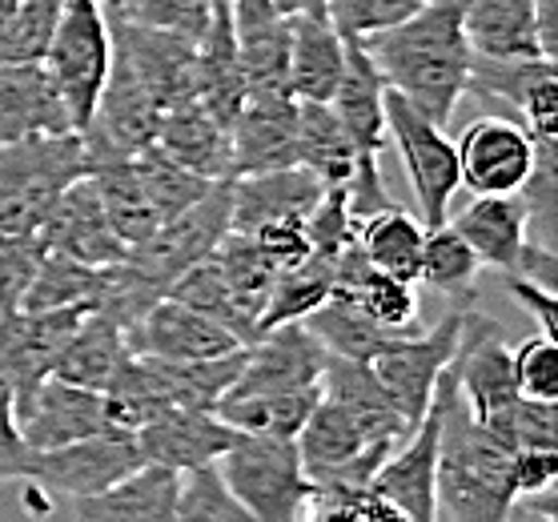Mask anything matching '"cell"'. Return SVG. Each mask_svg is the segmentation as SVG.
Here are the masks:
<instances>
[{
    "label": "cell",
    "instance_id": "6da1fadb",
    "mask_svg": "<svg viewBox=\"0 0 558 522\" xmlns=\"http://www.w3.org/2000/svg\"><path fill=\"white\" fill-rule=\"evenodd\" d=\"M466 0H422V9L390 28L357 37L386 89L407 97L438 125L454 121V105L466 97L470 49L462 28Z\"/></svg>",
    "mask_w": 558,
    "mask_h": 522
},
{
    "label": "cell",
    "instance_id": "7a4b0ae2",
    "mask_svg": "<svg viewBox=\"0 0 558 522\" xmlns=\"http://www.w3.org/2000/svg\"><path fill=\"white\" fill-rule=\"evenodd\" d=\"M434 390H438V406H442L438 471H434V519L507 522V510L514 502V478H510L514 450L470 414L450 366L442 369Z\"/></svg>",
    "mask_w": 558,
    "mask_h": 522
},
{
    "label": "cell",
    "instance_id": "3957f363",
    "mask_svg": "<svg viewBox=\"0 0 558 522\" xmlns=\"http://www.w3.org/2000/svg\"><path fill=\"white\" fill-rule=\"evenodd\" d=\"M85 173V141L73 129L0 145V233H37L64 185Z\"/></svg>",
    "mask_w": 558,
    "mask_h": 522
},
{
    "label": "cell",
    "instance_id": "277c9868",
    "mask_svg": "<svg viewBox=\"0 0 558 522\" xmlns=\"http://www.w3.org/2000/svg\"><path fill=\"white\" fill-rule=\"evenodd\" d=\"M217 471L254 522H298L305 514L310 478L293 438L238 430V438L217 459Z\"/></svg>",
    "mask_w": 558,
    "mask_h": 522
},
{
    "label": "cell",
    "instance_id": "5b68a950",
    "mask_svg": "<svg viewBox=\"0 0 558 522\" xmlns=\"http://www.w3.org/2000/svg\"><path fill=\"white\" fill-rule=\"evenodd\" d=\"M40 64L49 69L52 85L61 93L73 129L89 125L97 97L105 89L109 64H113V28L101 0H64L61 21L52 28V40Z\"/></svg>",
    "mask_w": 558,
    "mask_h": 522
},
{
    "label": "cell",
    "instance_id": "8992f818",
    "mask_svg": "<svg viewBox=\"0 0 558 522\" xmlns=\"http://www.w3.org/2000/svg\"><path fill=\"white\" fill-rule=\"evenodd\" d=\"M446 226L474 250L483 269L519 274L555 290V250H543L526 238L522 193H474L466 205H450Z\"/></svg>",
    "mask_w": 558,
    "mask_h": 522
},
{
    "label": "cell",
    "instance_id": "52a82bcc",
    "mask_svg": "<svg viewBox=\"0 0 558 522\" xmlns=\"http://www.w3.org/2000/svg\"><path fill=\"white\" fill-rule=\"evenodd\" d=\"M386 141L398 149L402 166H407L422 226H442L458 190H462L458 149L454 141H450V133H446V125L430 121L407 97L386 89Z\"/></svg>",
    "mask_w": 558,
    "mask_h": 522
},
{
    "label": "cell",
    "instance_id": "ba28073f",
    "mask_svg": "<svg viewBox=\"0 0 558 522\" xmlns=\"http://www.w3.org/2000/svg\"><path fill=\"white\" fill-rule=\"evenodd\" d=\"M141 446L129 430H101L89 438H76V442L52 446V450H33L28 471L21 483H28L37 495H45V502L61 498H89L105 486H113L117 478H125L129 471L141 466Z\"/></svg>",
    "mask_w": 558,
    "mask_h": 522
},
{
    "label": "cell",
    "instance_id": "9c48e42d",
    "mask_svg": "<svg viewBox=\"0 0 558 522\" xmlns=\"http://www.w3.org/2000/svg\"><path fill=\"white\" fill-rule=\"evenodd\" d=\"M229 181H214L202 202L166 217L145 242L129 245V266L145 274L153 286L169 290V281L178 274H185L205 257H214V250L229 233Z\"/></svg>",
    "mask_w": 558,
    "mask_h": 522
},
{
    "label": "cell",
    "instance_id": "30bf717a",
    "mask_svg": "<svg viewBox=\"0 0 558 522\" xmlns=\"http://www.w3.org/2000/svg\"><path fill=\"white\" fill-rule=\"evenodd\" d=\"M462 309L470 306H450L442 314V321L434 330L402 333L393 338L381 354L369 357V366L378 374V383L386 386V394L410 426H418V418L426 414L434 398V386L442 378V369L450 366L458 345V330H462Z\"/></svg>",
    "mask_w": 558,
    "mask_h": 522
},
{
    "label": "cell",
    "instance_id": "8fae6325",
    "mask_svg": "<svg viewBox=\"0 0 558 522\" xmlns=\"http://www.w3.org/2000/svg\"><path fill=\"white\" fill-rule=\"evenodd\" d=\"M157 121H161V109L153 105V97L125 64V57L113 49V64H109L105 89L97 97V109H93L89 125L81 129L89 169L101 161H125V157L149 149L157 137Z\"/></svg>",
    "mask_w": 558,
    "mask_h": 522
},
{
    "label": "cell",
    "instance_id": "7c38bea8",
    "mask_svg": "<svg viewBox=\"0 0 558 522\" xmlns=\"http://www.w3.org/2000/svg\"><path fill=\"white\" fill-rule=\"evenodd\" d=\"M85 314H89L85 306H61L16 309V314L0 318V378L13 390V414L28 406L40 378L52 374V362Z\"/></svg>",
    "mask_w": 558,
    "mask_h": 522
},
{
    "label": "cell",
    "instance_id": "4fadbf2b",
    "mask_svg": "<svg viewBox=\"0 0 558 522\" xmlns=\"http://www.w3.org/2000/svg\"><path fill=\"white\" fill-rule=\"evenodd\" d=\"M450 369H454L458 394H462L466 410L483 422V426L486 422H495L498 414L519 398L510 345L502 342L498 321H490L474 306L462 309V330H458V345H454V357H450Z\"/></svg>",
    "mask_w": 558,
    "mask_h": 522
},
{
    "label": "cell",
    "instance_id": "5bb4252c",
    "mask_svg": "<svg viewBox=\"0 0 558 522\" xmlns=\"http://www.w3.org/2000/svg\"><path fill=\"white\" fill-rule=\"evenodd\" d=\"M109 28H113V49L125 57L161 113L197 101V45L161 28L137 25L121 13L109 16Z\"/></svg>",
    "mask_w": 558,
    "mask_h": 522
},
{
    "label": "cell",
    "instance_id": "9a60e30c",
    "mask_svg": "<svg viewBox=\"0 0 558 522\" xmlns=\"http://www.w3.org/2000/svg\"><path fill=\"white\" fill-rule=\"evenodd\" d=\"M458 178L470 193H519L534 169L531 133L502 113H486L454 141Z\"/></svg>",
    "mask_w": 558,
    "mask_h": 522
},
{
    "label": "cell",
    "instance_id": "2e32d148",
    "mask_svg": "<svg viewBox=\"0 0 558 522\" xmlns=\"http://www.w3.org/2000/svg\"><path fill=\"white\" fill-rule=\"evenodd\" d=\"M37 233L49 254H64L73 262H85V266H117L129 257V245L109 226L89 173L76 178L73 185H64V193L52 202L49 217L40 221Z\"/></svg>",
    "mask_w": 558,
    "mask_h": 522
},
{
    "label": "cell",
    "instance_id": "e0dca14e",
    "mask_svg": "<svg viewBox=\"0 0 558 522\" xmlns=\"http://www.w3.org/2000/svg\"><path fill=\"white\" fill-rule=\"evenodd\" d=\"M438 434H442V406H438V390H434L418 426L393 446L386 462L378 466V474H374V490L410 522H434Z\"/></svg>",
    "mask_w": 558,
    "mask_h": 522
},
{
    "label": "cell",
    "instance_id": "ac0fdd59",
    "mask_svg": "<svg viewBox=\"0 0 558 522\" xmlns=\"http://www.w3.org/2000/svg\"><path fill=\"white\" fill-rule=\"evenodd\" d=\"M16 426H21V438H25L28 450H52V446L76 442V438H89V434L113 430L105 390L64 383L57 374L40 378L28 406L16 414Z\"/></svg>",
    "mask_w": 558,
    "mask_h": 522
},
{
    "label": "cell",
    "instance_id": "d6986e66",
    "mask_svg": "<svg viewBox=\"0 0 558 522\" xmlns=\"http://www.w3.org/2000/svg\"><path fill=\"white\" fill-rule=\"evenodd\" d=\"M245 97L290 93V16L274 0H229Z\"/></svg>",
    "mask_w": 558,
    "mask_h": 522
},
{
    "label": "cell",
    "instance_id": "ffe728a7",
    "mask_svg": "<svg viewBox=\"0 0 558 522\" xmlns=\"http://www.w3.org/2000/svg\"><path fill=\"white\" fill-rule=\"evenodd\" d=\"M141 459L157 462V466H173V471H190L205 466L226 454V446L238 438L229 422L217 418V410L202 406H166L157 410L145 426H137Z\"/></svg>",
    "mask_w": 558,
    "mask_h": 522
},
{
    "label": "cell",
    "instance_id": "44dd1931",
    "mask_svg": "<svg viewBox=\"0 0 558 522\" xmlns=\"http://www.w3.org/2000/svg\"><path fill=\"white\" fill-rule=\"evenodd\" d=\"M233 178L298 166V101L290 93L245 97L242 113L229 125Z\"/></svg>",
    "mask_w": 558,
    "mask_h": 522
},
{
    "label": "cell",
    "instance_id": "7402d4cb",
    "mask_svg": "<svg viewBox=\"0 0 558 522\" xmlns=\"http://www.w3.org/2000/svg\"><path fill=\"white\" fill-rule=\"evenodd\" d=\"M129 354H149V357H166V362H202V357H217L238 350L233 333L226 326L209 321L197 309L181 306L173 298H161L145 309V318L125 333Z\"/></svg>",
    "mask_w": 558,
    "mask_h": 522
},
{
    "label": "cell",
    "instance_id": "603a6c76",
    "mask_svg": "<svg viewBox=\"0 0 558 522\" xmlns=\"http://www.w3.org/2000/svg\"><path fill=\"white\" fill-rule=\"evenodd\" d=\"M322 193H326L322 178L305 166L233 178L229 181V230L250 233L266 221H281V217H302L305 221L310 209L322 202Z\"/></svg>",
    "mask_w": 558,
    "mask_h": 522
},
{
    "label": "cell",
    "instance_id": "cb8c5ba5",
    "mask_svg": "<svg viewBox=\"0 0 558 522\" xmlns=\"http://www.w3.org/2000/svg\"><path fill=\"white\" fill-rule=\"evenodd\" d=\"M181 490V471L141 462L137 471L117 478L89 498H73L69 514L81 522H173Z\"/></svg>",
    "mask_w": 558,
    "mask_h": 522
},
{
    "label": "cell",
    "instance_id": "d4e9b609",
    "mask_svg": "<svg viewBox=\"0 0 558 522\" xmlns=\"http://www.w3.org/2000/svg\"><path fill=\"white\" fill-rule=\"evenodd\" d=\"M69 129H73L69 109L45 64H0V145L33 133H69Z\"/></svg>",
    "mask_w": 558,
    "mask_h": 522
},
{
    "label": "cell",
    "instance_id": "484cf974",
    "mask_svg": "<svg viewBox=\"0 0 558 522\" xmlns=\"http://www.w3.org/2000/svg\"><path fill=\"white\" fill-rule=\"evenodd\" d=\"M322 398L338 402L374 442H402L414 430L402 418V410L390 402V394L378 383L374 366L357 362V357H342V354L326 357V366H322Z\"/></svg>",
    "mask_w": 558,
    "mask_h": 522
},
{
    "label": "cell",
    "instance_id": "4316f807",
    "mask_svg": "<svg viewBox=\"0 0 558 522\" xmlns=\"http://www.w3.org/2000/svg\"><path fill=\"white\" fill-rule=\"evenodd\" d=\"M330 109L357 145V154H381V145H386V81L357 37H345V69L330 97Z\"/></svg>",
    "mask_w": 558,
    "mask_h": 522
},
{
    "label": "cell",
    "instance_id": "83f0119b",
    "mask_svg": "<svg viewBox=\"0 0 558 522\" xmlns=\"http://www.w3.org/2000/svg\"><path fill=\"white\" fill-rule=\"evenodd\" d=\"M345 69V37L330 16H290V97L330 105Z\"/></svg>",
    "mask_w": 558,
    "mask_h": 522
},
{
    "label": "cell",
    "instance_id": "f1b7e54d",
    "mask_svg": "<svg viewBox=\"0 0 558 522\" xmlns=\"http://www.w3.org/2000/svg\"><path fill=\"white\" fill-rule=\"evenodd\" d=\"M153 145L178 166L193 169L205 181H229L233 178V149H229V129L217 125L202 105H178L166 109L157 121V137Z\"/></svg>",
    "mask_w": 558,
    "mask_h": 522
},
{
    "label": "cell",
    "instance_id": "f546056e",
    "mask_svg": "<svg viewBox=\"0 0 558 522\" xmlns=\"http://www.w3.org/2000/svg\"><path fill=\"white\" fill-rule=\"evenodd\" d=\"M462 28L474 57H546L534 21V0H466Z\"/></svg>",
    "mask_w": 558,
    "mask_h": 522
},
{
    "label": "cell",
    "instance_id": "4dcf8cb0",
    "mask_svg": "<svg viewBox=\"0 0 558 522\" xmlns=\"http://www.w3.org/2000/svg\"><path fill=\"white\" fill-rule=\"evenodd\" d=\"M129 357L125 330L113 318H105L97 309H89L85 318L76 321V330L69 333L64 350L52 362V374L64 383L89 386V390H105L113 383V374Z\"/></svg>",
    "mask_w": 558,
    "mask_h": 522
},
{
    "label": "cell",
    "instance_id": "1f68e13d",
    "mask_svg": "<svg viewBox=\"0 0 558 522\" xmlns=\"http://www.w3.org/2000/svg\"><path fill=\"white\" fill-rule=\"evenodd\" d=\"M422 245H426V226L422 217L407 209H381L357 226V250L366 257V266L390 274L402 281H418L422 269Z\"/></svg>",
    "mask_w": 558,
    "mask_h": 522
},
{
    "label": "cell",
    "instance_id": "d6a6232c",
    "mask_svg": "<svg viewBox=\"0 0 558 522\" xmlns=\"http://www.w3.org/2000/svg\"><path fill=\"white\" fill-rule=\"evenodd\" d=\"M302 321L314 330V338L326 345L330 354L357 357V362H369V357L381 354L393 338H402V333H390L386 326H378L345 290H333L330 298H326L314 314H305Z\"/></svg>",
    "mask_w": 558,
    "mask_h": 522
},
{
    "label": "cell",
    "instance_id": "836d02e7",
    "mask_svg": "<svg viewBox=\"0 0 558 522\" xmlns=\"http://www.w3.org/2000/svg\"><path fill=\"white\" fill-rule=\"evenodd\" d=\"M298 166L322 178V185H345L357 166V145L333 117L330 105L298 101Z\"/></svg>",
    "mask_w": 558,
    "mask_h": 522
},
{
    "label": "cell",
    "instance_id": "e575fe53",
    "mask_svg": "<svg viewBox=\"0 0 558 522\" xmlns=\"http://www.w3.org/2000/svg\"><path fill=\"white\" fill-rule=\"evenodd\" d=\"M89 181L97 185V197H101V205H105L109 226H113V233L125 245L145 242V238L161 226V217L153 209L149 193H145V185H141V178H137V169H133V157L93 166Z\"/></svg>",
    "mask_w": 558,
    "mask_h": 522
},
{
    "label": "cell",
    "instance_id": "d590c367",
    "mask_svg": "<svg viewBox=\"0 0 558 522\" xmlns=\"http://www.w3.org/2000/svg\"><path fill=\"white\" fill-rule=\"evenodd\" d=\"M322 386L314 390H290V394H226L217 402V418L242 434H274V438H298L302 422L317 406Z\"/></svg>",
    "mask_w": 558,
    "mask_h": 522
},
{
    "label": "cell",
    "instance_id": "8d00e7d4",
    "mask_svg": "<svg viewBox=\"0 0 558 522\" xmlns=\"http://www.w3.org/2000/svg\"><path fill=\"white\" fill-rule=\"evenodd\" d=\"M166 298H173V302H181V306L197 309V314H205V318L217 321V326H226L238 342L250 345L257 338L254 318L238 306V298H233L226 274H221V266H217L214 257H205V262L190 266L185 274H178V278L169 281Z\"/></svg>",
    "mask_w": 558,
    "mask_h": 522
},
{
    "label": "cell",
    "instance_id": "74e56055",
    "mask_svg": "<svg viewBox=\"0 0 558 522\" xmlns=\"http://www.w3.org/2000/svg\"><path fill=\"white\" fill-rule=\"evenodd\" d=\"M478 269L483 262L474 257L462 238L450 226H426V245H422V269L418 281L430 286L434 293L450 298L454 306H474L478 298Z\"/></svg>",
    "mask_w": 558,
    "mask_h": 522
},
{
    "label": "cell",
    "instance_id": "f35d334b",
    "mask_svg": "<svg viewBox=\"0 0 558 522\" xmlns=\"http://www.w3.org/2000/svg\"><path fill=\"white\" fill-rule=\"evenodd\" d=\"M333 293V262L330 257L310 254L298 266L281 269L274 290H269V302L257 318V333L269 330V326H281V321H302L305 314H314L326 298Z\"/></svg>",
    "mask_w": 558,
    "mask_h": 522
},
{
    "label": "cell",
    "instance_id": "ab89813d",
    "mask_svg": "<svg viewBox=\"0 0 558 522\" xmlns=\"http://www.w3.org/2000/svg\"><path fill=\"white\" fill-rule=\"evenodd\" d=\"M214 262L221 266V274H226L229 290L238 298V306H242L257 326L281 269L262 254V245H257L250 233H238V230H229L226 238H221V245L214 250Z\"/></svg>",
    "mask_w": 558,
    "mask_h": 522
},
{
    "label": "cell",
    "instance_id": "60d3db41",
    "mask_svg": "<svg viewBox=\"0 0 558 522\" xmlns=\"http://www.w3.org/2000/svg\"><path fill=\"white\" fill-rule=\"evenodd\" d=\"M333 290L350 293L357 306L366 309L369 318L378 321V326H386L390 333H418L422 330L418 290H414V281L390 278V274L366 266L350 286H333Z\"/></svg>",
    "mask_w": 558,
    "mask_h": 522
},
{
    "label": "cell",
    "instance_id": "b9f144b4",
    "mask_svg": "<svg viewBox=\"0 0 558 522\" xmlns=\"http://www.w3.org/2000/svg\"><path fill=\"white\" fill-rule=\"evenodd\" d=\"M97 290H101V266H85V262H73V257L64 254H45L21 309H61V306L93 309Z\"/></svg>",
    "mask_w": 558,
    "mask_h": 522
},
{
    "label": "cell",
    "instance_id": "7bdbcfd3",
    "mask_svg": "<svg viewBox=\"0 0 558 522\" xmlns=\"http://www.w3.org/2000/svg\"><path fill=\"white\" fill-rule=\"evenodd\" d=\"M133 169H137L141 185H145V193H149V202L161 221L181 214V209H190L193 202H202L205 193H209V185H214V181L197 178L193 169L178 166V161L161 154L157 145L141 149V154L133 157Z\"/></svg>",
    "mask_w": 558,
    "mask_h": 522
},
{
    "label": "cell",
    "instance_id": "ee69618b",
    "mask_svg": "<svg viewBox=\"0 0 558 522\" xmlns=\"http://www.w3.org/2000/svg\"><path fill=\"white\" fill-rule=\"evenodd\" d=\"M173 519L181 522H254L245 514V507L229 495L226 478L217 471V462L205 466H190L181 471V490H178V510Z\"/></svg>",
    "mask_w": 558,
    "mask_h": 522
},
{
    "label": "cell",
    "instance_id": "f6af8a7d",
    "mask_svg": "<svg viewBox=\"0 0 558 522\" xmlns=\"http://www.w3.org/2000/svg\"><path fill=\"white\" fill-rule=\"evenodd\" d=\"M64 0H16L13 16L0 28V64L40 61L61 21Z\"/></svg>",
    "mask_w": 558,
    "mask_h": 522
},
{
    "label": "cell",
    "instance_id": "bcb514c9",
    "mask_svg": "<svg viewBox=\"0 0 558 522\" xmlns=\"http://www.w3.org/2000/svg\"><path fill=\"white\" fill-rule=\"evenodd\" d=\"M486 426H490L510 450H558L555 402H543V398L519 394L495 422H486Z\"/></svg>",
    "mask_w": 558,
    "mask_h": 522
},
{
    "label": "cell",
    "instance_id": "7dc6e473",
    "mask_svg": "<svg viewBox=\"0 0 558 522\" xmlns=\"http://www.w3.org/2000/svg\"><path fill=\"white\" fill-rule=\"evenodd\" d=\"M214 13L217 0H121V16L137 21V25L161 28V33H173L190 45L205 37Z\"/></svg>",
    "mask_w": 558,
    "mask_h": 522
},
{
    "label": "cell",
    "instance_id": "c3c4849f",
    "mask_svg": "<svg viewBox=\"0 0 558 522\" xmlns=\"http://www.w3.org/2000/svg\"><path fill=\"white\" fill-rule=\"evenodd\" d=\"M302 519L314 522H378V519H398L402 514L386 502V498L374 490V486H310V498H305V514Z\"/></svg>",
    "mask_w": 558,
    "mask_h": 522
},
{
    "label": "cell",
    "instance_id": "681fc988",
    "mask_svg": "<svg viewBox=\"0 0 558 522\" xmlns=\"http://www.w3.org/2000/svg\"><path fill=\"white\" fill-rule=\"evenodd\" d=\"M40 233H0V318L25 306V293L45 262Z\"/></svg>",
    "mask_w": 558,
    "mask_h": 522
},
{
    "label": "cell",
    "instance_id": "f907efd6",
    "mask_svg": "<svg viewBox=\"0 0 558 522\" xmlns=\"http://www.w3.org/2000/svg\"><path fill=\"white\" fill-rule=\"evenodd\" d=\"M514 357V383H519L522 398H543L555 402L558 398V345L546 333H534L519 350H510Z\"/></svg>",
    "mask_w": 558,
    "mask_h": 522
},
{
    "label": "cell",
    "instance_id": "816d5d0a",
    "mask_svg": "<svg viewBox=\"0 0 558 522\" xmlns=\"http://www.w3.org/2000/svg\"><path fill=\"white\" fill-rule=\"evenodd\" d=\"M414 9H422V0H330V21L342 37H369L407 21Z\"/></svg>",
    "mask_w": 558,
    "mask_h": 522
},
{
    "label": "cell",
    "instance_id": "f5cc1de1",
    "mask_svg": "<svg viewBox=\"0 0 558 522\" xmlns=\"http://www.w3.org/2000/svg\"><path fill=\"white\" fill-rule=\"evenodd\" d=\"M342 190H345V205H350V217H354L357 226H362L366 217L381 214V209L393 205L390 190H386V181H381L378 154H357V166Z\"/></svg>",
    "mask_w": 558,
    "mask_h": 522
},
{
    "label": "cell",
    "instance_id": "db71d44e",
    "mask_svg": "<svg viewBox=\"0 0 558 522\" xmlns=\"http://www.w3.org/2000/svg\"><path fill=\"white\" fill-rule=\"evenodd\" d=\"M257 245H262V254L274 262L278 269H290L298 262L314 254L310 250V238H305V221L302 217H281V221H266V226H257L250 230Z\"/></svg>",
    "mask_w": 558,
    "mask_h": 522
},
{
    "label": "cell",
    "instance_id": "11a10c76",
    "mask_svg": "<svg viewBox=\"0 0 558 522\" xmlns=\"http://www.w3.org/2000/svg\"><path fill=\"white\" fill-rule=\"evenodd\" d=\"M507 278V293L519 302L526 314L534 318V326H538V333H546V338H555L558 326H555V306L558 298L555 290H546V286H538V281L531 278H519V274H502Z\"/></svg>",
    "mask_w": 558,
    "mask_h": 522
},
{
    "label": "cell",
    "instance_id": "9f6ffc18",
    "mask_svg": "<svg viewBox=\"0 0 558 522\" xmlns=\"http://www.w3.org/2000/svg\"><path fill=\"white\" fill-rule=\"evenodd\" d=\"M510 478H514V498L534 495L555 486L558 478V450H514L510 462Z\"/></svg>",
    "mask_w": 558,
    "mask_h": 522
},
{
    "label": "cell",
    "instance_id": "6f0895ef",
    "mask_svg": "<svg viewBox=\"0 0 558 522\" xmlns=\"http://www.w3.org/2000/svg\"><path fill=\"white\" fill-rule=\"evenodd\" d=\"M534 21H538V40H543V52L555 61V49H558V0H534Z\"/></svg>",
    "mask_w": 558,
    "mask_h": 522
},
{
    "label": "cell",
    "instance_id": "680465c9",
    "mask_svg": "<svg viewBox=\"0 0 558 522\" xmlns=\"http://www.w3.org/2000/svg\"><path fill=\"white\" fill-rule=\"evenodd\" d=\"M274 9L286 16H330V0H274Z\"/></svg>",
    "mask_w": 558,
    "mask_h": 522
},
{
    "label": "cell",
    "instance_id": "91938a15",
    "mask_svg": "<svg viewBox=\"0 0 558 522\" xmlns=\"http://www.w3.org/2000/svg\"><path fill=\"white\" fill-rule=\"evenodd\" d=\"M13 9H16V0H0V28H4V21L13 16Z\"/></svg>",
    "mask_w": 558,
    "mask_h": 522
},
{
    "label": "cell",
    "instance_id": "94428289",
    "mask_svg": "<svg viewBox=\"0 0 558 522\" xmlns=\"http://www.w3.org/2000/svg\"><path fill=\"white\" fill-rule=\"evenodd\" d=\"M101 9H105L109 16H117V13H121V0H101Z\"/></svg>",
    "mask_w": 558,
    "mask_h": 522
},
{
    "label": "cell",
    "instance_id": "6125c7cd",
    "mask_svg": "<svg viewBox=\"0 0 558 522\" xmlns=\"http://www.w3.org/2000/svg\"><path fill=\"white\" fill-rule=\"evenodd\" d=\"M0 483H16L13 471H9V462H4V459H0Z\"/></svg>",
    "mask_w": 558,
    "mask_h": 522
}]
</instances>
